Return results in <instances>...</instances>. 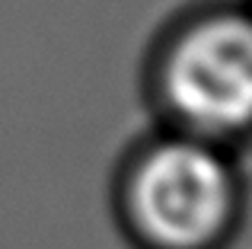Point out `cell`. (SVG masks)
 Returning a JSON list of instances; mask_svg holds the SVG:
<instances>
[{
    "instance_id": "cell-1",
    "label": "cell",
    "mask_w": 252,
    "mask_h": 249,
    "mask_svg": "<svg viewBox=\"0 0 252 249\" xmlns=\"http://www.w3.org/2000/svg\"><path fill=\"white\" fill-rule=\"evenodd\" d=\"M236 188L227 163L198 141H163L128 186L134 230L154 249H211L233 220Z\"/></svg>"
},
{
    "instance_id": "cell-2",
    "label": "cell",
    "mask_w": 252,
    "mask_h": 249,
    "mask_svg": "<svg viewBox=\"0 0 252 249\" xmlns=\"http://www.w3.org/2000/svg\"><path fill=\"white\" fill-rule=\"evenodd\" d=\"M169 106L201 131L252 124V19L211 16L191 26L163 67Z\"/></svg>"
}]
</instances>
